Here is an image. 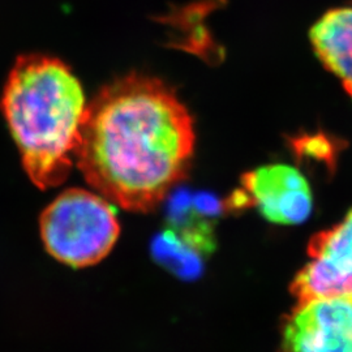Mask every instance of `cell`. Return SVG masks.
<instances>
[{
    "label": "cell",
    "instance_id": "cell-4",
    "mask_svg": "<svg viewBox=\"0 0 352 352\" xmlns=\"http://www.w3.org/2000/svg\"><path fill=\"white\" fill-rule=\"evenodd\" d=\"M307 252L309 260L291 283L299 302L352 296V209L340 223L314 235Z\"/></svg>",
    "mask_w": 352,
    "mask_h": 352
},
{
    "label": "cell",
    "instance_id": "cell-5",
    "mask_svg": "<svg viewBox=\"0 0 352 352\" xmlns=\"http://www.w3.org/2000/svg\"><path fill=\"white\" fill-rule=\"evenodd\" d=\"M282 352H352V296L298 302L282 327Z\"/></svg>",
    "mask_w": 352,
    "mask_h": 352
},
{
    "label": "cell",
    "instance_id": "cell-3",
    "mask_svg": "<svg viewBox=\"0 0 352 352\" xmlns=\"http://www.w3.org/2000/svg\"><path fill=\"white\" fill-rule=\"evenodd\" d=\"M119 234L111 204L85 189H67L41 214L46 250L72 267L98 264L113 250Z\"/></svg>",
    "mask_w": 352,
    "mask_h": 352
},
{
    "label": "cell",
    "instance_id": "cell-2",
    "mask_svg": "<svg viewBox=\"0 0 352 352\" xmlns=\"http://www.w3.org/2000/svg\"><path fill=\"white\" fill-rule=\"evenodd\" d=\"M87 106L80 81L62 60L38 54L16 60L1 110L26 174L39 188L58 187L67 179Z\"/></svg>",
    "mask_w": 352,
    "mask_h": 352
},
{
    "label": "cell",
    "instance_id": "cell-6",
    "mask_svg": "<svg viewBox=\"0 0 352 352\" xmlns=\"http://www.w3.org/2000/svg\"><path fill=\"white\" fill-rule=\"evenodd\" d=\"M245 201L266 221L277 225H299L312 212L311 187L299 170L287 164H267L241 176Z\"/></svg>",
    "mask_w": 352,
    "mask_h": 352
},
{
    "label": "cell",
    "instance_id": "cell-1",
    "mask_svg": "<svg viewBox=\"0 0 352 352\" xmlns=\"http://www.w3.org/2000/svg\"><path fill=\"white\" fill-rule=\"evenodd\" d=\"M195 144L193 119L175 90L157 77L131 74L87 106L75 157L103 199L148 213L186 177Z\"/></svg>",
    "mask_w": 352,
    "mask_h": 352
},
{
    "label": "cell",
    "instance_id": "cell-8",
    "mask_svg": "<svg viewBox=\"0 0 352 352\" xmlns=\"http://www.w3.org/2000/svg\"><path fill=\"white\" fill-rule=\"evenodd\" d=\"M154 253L176 276L189 279L201 272V253L199 252V247L189 241H180L176 236L167 234L155 245Z\"/></svg>",
    "mask_w": 352,
    "mask_h": 352
},
{
    "label": "cell",
    "instance_id": "cell-7",
    "mask_svg": "<svg viewBox=\"0 0 352 352\" xmlns=\"http://www.w3.org/2000/svg\"><path fill=\"white\" fill-rule=\"evenodd\" d=\"M320 62L352 97V7H338L324 13L309 32Z\"/></svg>",
    "mask_w": 352,
    "mask_h": 352
}]
</instances>
